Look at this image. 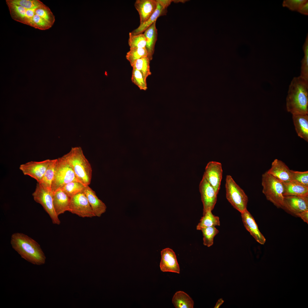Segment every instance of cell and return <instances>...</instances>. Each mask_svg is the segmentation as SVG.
Instances as JSON below:
<instances>
[{"mask_svg":"<svg viewBox=\"0 0 308 308\" xmlns=\"http://www.w3.org/2000/svg\"><path fill=\"white\" fill-rule=\"evenodd\" d=\"M11 18L14 20L35 29L45 30L53 25L55 17L50 8L44 3L32 9L25 8L6 0Z\"/></svg>","mask_w":308,"mask_h":308,"instance_id":"obj_1","label":"cell"},{"mask_svg":"<svg viewBox=\"0 0 308 308\" xmlns=\"http://www.w3.org/2000/svg\"><path fill=\"white\" fill-rule=\"evenodd\" d=\"M286 107L293 115L308 114V81L300 76L294 77L289 85Z\"/></svg>","mask_w":308,"mask_h":308,"instance_id":"obj_2","label":"cell"},{"mask_svg":"<svg viewBox=\"0 0 308 308\" xmlns=\"http://www.w3.org/2000/svg\"><path fill=\"white\" fill-rule=\"evenodd\" d=\"M12 248L21 258L33 264L40 265L46 259L40 245L35 240L24 234H13L11 240Z\"/></svg>","mask_w":308,"mask_h":308,"instance_id":"obj_3","label":"cell"},{"mask_svg":"<svg viewBox=\"0 0 308 308\" xmlns=\"http://www.w3.org/2000/svg\"><path fill=\"white\" fill-rule=\"evenodd\" d=\"M62 157L70 166L77 180L85 186L89 185L92 177V168L82 148L72 147Z\"/></svg>","mask_w":308,"mask_h":308,"instance_id":"obj_4","label":"cell"},{"mask_svg":"<svg viewBox=\"0 0 308 308\" xmlns=\"http://www.w3.org/2000/svg\"><path fill=\"white\" fill-rule=\"evenodd\" d=\"M262 192L267 199L278 208H282L284 196L283 183L267 171L262 176Z\"/></svg>","mask_w":308,"mask_h":308,"instance_id":"obj_5","label":"cell"},{"mask_svg":"<svg viewBox=\"0 0 308 308\" xmlns=\"http://www.w3.org/2000/svg\"><path fill=\"white\" fill-rule=\"evenodd\" d=\"M225 188L226 198L234 208L240 213L247 209L248 197L230 175L226 176Z\"/></svg>","mask_w":308,"mask_h":308,"instance_id":"obj_6","label":"cell"},{"mask_svg":"<svg viewBox=\"0 0 308 308\" xmlns=\"http://www.w3.org/2000/svg\"><path fill=\"white\" fill-rule=\"evenodd\" d=\"M74 181L79 182L70 166L62 157L57 159L51 186L52 192L54 193L61 189L66 184Z\"/></svg>","mask_w":308,"mask_h":308,"instance_id":"obj_7","label":"cell"},{"mask_svg":"<svg viewBox=\"0 0 308 308\" xmlns=\"http://www.w3.org/2000/svg\"><path fill=\"white\" fill-rule=\"evenodd\" d=\"M32 195L35 201L40 204L48 214L53 223L58 225L60 224V221L53 206V193L52 191L44 189L38 183Z\"/></svg>","mask_w":308,"mask_h":308,"instance_id":"obj_8","label":"cell"},{"mask_svg":"<svg viewBox=\"0 0 308 308\" xmlns=\"http://www.w3.org/2000/svg\"><path fill=\"white\" fill-rule=\"evenodd\" d=\"M68 211L82 218L95 216L84 193L78 194L70 197Z\"/></svg>","mask_w":308,"mask_h":308,"instance_id":"obj_9","label":"cell"},{"mask_svg":"<svg viewBox=\"0 0 308 308\" xmlns=\"http://www.w3.org/2000/svg\"><path fill=\"white\" fill-rule=\"evenodd\" d=\"M199 189L203 205V214L213 210L216 202L218 193L203 177L199 184Z\"/></svg>","mask_w":308,"mask_h":308,"instance_id":"obj_10","label":"cell"},{"mask_svg":"<svg viewBox=\"0 0 308 308\" xmlns=\"http://www.w3.org/2000/svg\"><path fill=\"white\" fill-rule=\"evenodd\" d=\"M50 160L46 159L40 161H30L20 165L19 169L24 175L31 177L38 183L42 178Z\"/></svg>","mask_w":308,"mask_h":308,"instance_id":"obj_11","label":"cell"},{"mask_svg":"<svg viewBox=\"0 0 308 308\" xmlns=\"http://www.w3.org/2000/svg\"><path fill=\"white\" fill-rule=\"evenodd\" d=\"M222 172V164L220 163L211 161L206 166L203 176L218 193L220 188Z\"/></svg>","mask_w":308,"mask_h":308,"instance_id":"obj_12","label":"cell"},{"mask_svg":"<svg viewBox=\"0 0 308 308\" xmlns=\"http://www.w3.org/2000/svg\"><path fill=\"white\" fill-rule=\"evenodd\" d=\"M282 208L295 215L308 210V196H284Z\"/></svg>","mask_w":308,"mask_h":308,"instance_id":"obj_13","label":"cell"},{"mask_svg":"<svg viewBox=\"0 0 308 308\" xmlns=\"http://www.w3.org/2000/svg\"><path fill=\"white\" fill-rule=\"evenodd\" d=\"M160 267L163 272L179 273L180 269L175 252L171 249L166 248L161 251Z\"/></svg>","mask_w":308,"mask_h":308,"instance_id":"obj_14","label":"cell"},{"mask_svg":"<svg viewBox=\"0 0 308 308\" xmlns=\"http://www.w3.org/2000/svg\"><path fill=\"white\" fill-rule=\"evenodd\" d=\"M157 5L156 8L149 19L144 23L140 24L139 26L131 32L135 35L144 32L149 26L156 22L157 18L163 15L168 7L173 1L171 0H157Z\"/></svg>","mask_w":308,"mask_h":308,"instance_id":"obj_15","label":"cell"},{"mask_svg":"<svg viewBox=\"0 0 308 308\" xmlns=\"http://www.w3.org/2000/svg\"><path fill=\"white\" fill-rule=\"evenodd\" d=\"M267 172L283 183L291 181V170L283 161L275 159L270 168Z\"/></svg>","mask_w":308,"mask_h":308,"instance_id":"obj_16","label":"cell"},{"mask_svg":"<svg viewBox=\"0 0 308 308\" xmlns=\"http://www.w3.org/2000/svg\"><path fill=\"white\" fill-rule=\"evenodd\" d=\"M242 221L246 229L256 241L260 244H264L266 239L259 230L254 218L247 209L241 213Z\"/></svg>","mask_w":308,"mask_h":308,"instance_id":"obj_17","label":"cell"},{"mask_svg":"<svg viewBox=\"0 0 308 308\" xmlns=\"http://www.w3.org/2000/svg\"><path fill=\"white\" fill-rule=\"evenodd\" d=\"M157 5V0H137L134 6L140 17V24L146 21L155 10Z\"/></svg>","mask_w":308,"mask_h":308,"instance_id":"obj_18","label":"cell"},{"mask_svg":"<svg viewBox=\"0 0 308 308\" xmlns=\"http://www.w3.org/2000/svg\"><path fill=\"white\" fill-rule=\"evenodd\" d=\"M86 196L95 216L100 217L106 211L107 207L96 195L95 191L86 186L83 193Z\"/></svg>","mask_w":308,"mask_h":308,"instance_id":"obj_19","label":"cell"},{"mask_svg":"<svg viewBox=\"0 0 308 308\" xmlns=\"http://www.w3.org/2000/svg\"><path fill=\"white\" fill-rule=\"evenodd\" d=\"M70 198L61 189L53 193V202L56 214L58 216L68 211Z\"/></svg>","mask_w":308,"mask_h":308,"instance_id":"obj_20","label":"cell"},{"mask_svg":"<svg viewBox=\"0 0 308 308\" xmlns=\"http://www.w3.org/2000/svg\"><path fill=\"white\" fill-rule=\"evenodd\" d=\"M156 21L149 26L144 32L146 38L145 48L148 52L147 57L150 61L153 58L155 46L157 37V30L156 26Z\"/></svg>","mask_w":308,"mask_h":308,"instance_id":"obj_21","label":"cell"},{"mask_svg":"<svg viewBox=\"0 0 308 308\" xmlns=\"http://www.w3.org/2000/svg\"><path fill=\"white\" fill-rule=\"evenodd\" d=\"M292 118L295 129L298 135L308 142V114L293 115Z\"/></svg>","mask_w":308,"mask_h":308,"instance_id":"obj_22","label":"cell"},{"mask_svg":"<svg viewBox=\"0 0 308 308\" xmlns=\"http://www.w3.org/2000/svg\"><path fill=\"white\" fill-rule=\"evenodd\" d=\"M283 184L284 196H308V187L292 181Z\"/></svg>","mask_w":308,"mask_h":308,"instance_id":"obj_23","label":"cell"},{"mask_svg":"<svg viewBox=\"0 0 308 308\" xmlns=\"http://www.w3.org/2000/svg\"><path fill=\"white\" fill-rule=\"evenodd\" d=\"M172 302L176 308H193L194 302L191 297L184 291H177L174 295Z\"/></svg>","mask_w":308,"mask_h":308,"instance_id":"obj_24","label":"cell"},{"mask_svg":"<svg viewBox=\"0 0 308 308\" xmlns=\"http://www.w3.org/2000/svg\"><path fill=\"white\" fill-rule=\"evenodd\" d=\"M57 162V159L50 160V164L42 178L38 183L46 190L52 191L51 186L54 176Z\"/></svg>","mask_w":308,"mask_h":308,"instance_id":"obj_25","label":"cell"},{"mask_svg":"<svg viewBox=\"0 0 308 308\" xmlns=\"http://www.w3.org/2000/svg\"><path fill=\"white\" fill-rule=\"evenodd\" d=\"M203 214L196 226L197 230H201L204 228L220 225L219 217L213 215L212 211H208Z\"/></svg>","mask_w":308,"mask_h":308,"instance_id":"obj_26","label":"cell"},{"mask_svg":"<svg viewBox=\"0 0 308 308\" xmlns=\"http://www.w3.org/2000/svg\"><path fill=\"white\" fill-rule=\"evenodd\" d=\"M150 62L147 57H143L135 61L131 65L133 69L139 71L142 74L145 79L151 74L150 70Z\"/></svg>","mask_w":308,"mask_h":308,"instance_id":"obj_27","label":"cell"},{"mask_svg":"<svg viewBox=\"0 0 308 308\" xmlns=\"http://www.w3.org/2000/svg\"><path fill=\"white\" fill-rule=\"evenodd\" d=\"M86 186L79 182L74 181L66 184L61 189L70 198L83 193Z\"/></svg>","mask_w":308,"mask_h":308,"instance_id":"obj_28","label":"cell"},{"mask_svg":"<svg viewBox=\"0 0 308 308\" xmlns=\"http://www.w3.org/2000/svg\"><path fill=\"white\" fill-rule=\"evenodd\" d=\"M148 52L145 47L135 48H130L126 56L127 59L131 65L137 60L143 57H147Z\"/></svg>","mask_w":308,"mask_h":308,"instance_id":"obj_29","label":"cell"},{"mask_svg":"<svg viewBox=\"0 0 308 308\" xmlns=\"http://www.w3.org/2000/svg\"><path fill=\"white\" fill-rule=\"evenodd\" d=\"M203 244L210 247L213 244L214 236L219 232L218 230L215 227L212 226L202 229Z\"/></svg>","mask_w":308,"mask_h":308,"instance_id":"obj_30","label":"cell"},{"mask_svg":"<svg viewBox=\"0 0 308 308\" xmlns=\"http://www.w3.org/2000/svg\"><path fill=\"white\" fill-rule=\"evenodd\" d=\"M146 43V38L143 33L134 35L129 33L128 44L130 48H145Z\"/></svg>","mask_w":308,"mask_h":308,"instance_id":"obj_31","label":"cell"},{"mask_svg":"<svg viewBox=\"0 0 308 308\" xmlns=\"http://www.w3.org/2000/svg\"><path fill=\"white\" fill-rule=\"evenodd\" d=\"M304 56L301 61L300 76L308 81V36L307 35L303 46Z\"/></svg>","mask_w":308,"mask_h":308,"instance_id":"obj_32","label":"cell"},{"mask_svg":"<svg viewBox=\"0 0 308 308\" xmlns=\"http://www.w3.org/2000/svg\"><path fill=\"white\" fill-rule=\"evenodd\" d=\"M131 80L141 90H146L147 89L146 80L142 73L137 70L133 69Z\"/></svg>","mask_w":308,"mask_h":308,"instance_id":"obj_33","label":"cell"},{"mask_svg":"<svg viewBox=\"0 0 308 308\" xmlns=\"http://www.w3.org/2000/svg\"><path fill=\"white\" fill-rule=\"evenodd\" d=\"M291 181L308 187V171H299L291 170Z\"/></svg>","mask_w":308,"mask_h":308,"instance_id":"obj_34","label":"cell"},{"mask_svg":"<svg viewBox=\"0 0 308 308\" xmlns=\"http://www.w3.org/2000/svg\"><path fill=\"white\" fill-rule=\"evenodd\" d=\"M11 3L25 8L32 9L42 5L43 3L39 0H9Z\"/></svg>","mask_w":308,"mask_h":308,"instance_id":"obj_35","label":"cell"},{"mask_svg":"<svg viewBox=\"0 0 308 308\" xmlns=\"http://www.w3.org/2000/svg\"><path fill=\"white\" fill-rule=\"evenodd\" d=\"M307 1V0H285L282 6L291 11H298L300 7Z\"/></svg>","mask_w":308,"mask_h":308,"instance_id":"obj_36","label":"cell"},{"mask_svg":"<svg viewBox=\"0 0 308 308\" xmlns=\"http://www.w3.org/2000/svg\"><path fill=\"white\" fill-rule=\"evenodd\" d=\"M299 13L305 15H308V1L304 3L297 11Z\"/></svg>","mask_w":308,"mask_h":308,"instance_id":"obj_37","label":"cell"},{"mask_svg":"<svg viewBox=\"0 0 308 308\" xmlns=\"http://www.w3.org/2000/svg\"><path fill=\"white\" fill-rule=\"evenodd\" d=\"M296 216L301 218L305 222L308 224V210L297 214Z\"/></svg>","mask_w":308,"mask_h":308,"instance_id":"obj_38","label":"cell"},{"mask_svg":"<svg viewBox=\"0 0 308 308\" xmlns=\"http://www.w3.org/2000/svg\"><path fill=\"white\" fill-rule=\"evenodd\" d=\"M224 301L222 298L220 299L217 301L214 308H218L223 303Z\"/></svg>","mask_w":308,"mask_h":308,"instance_id":"obj_39","label":"cell"}]
</instances>
